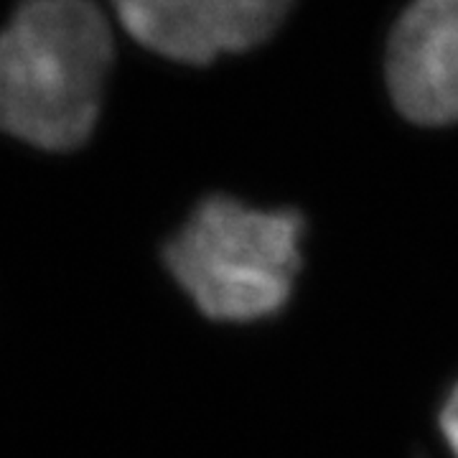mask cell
Returning <instances> with one entry per match:
<instances>
[{
	"mask_svg": "<svg viewBox=\"0 0 458 458\" xmlns=\"http://www.w3.org/2000/svg\"><path fill=\"white\" fill-rule=\"evenodd\" d=\"M113 33L95 0H21L0 31V132L66 153L98 125Z\"/></svg>",
	"mask_w": 458,
	"mask_h": 458,
	"instance_id": "obj_1",
	"label": "cell"
},
{
	"mask_svg": "<svg viewBox=\"0 0 458 458\" xmlns=\"http://www.w3.org/2000/svg\"><path fill=\"white\" fill-rule=\"evenodd\" d=\"M397 110L418 125L458 120V0H412L387 54Z\"/></svg>",
	"mask_w": 458,
	"mask_h": 458,
	"instance_id": "obj_4",
	"label": "cell"
},
{
	"mask_svg": "<svg viewBox=\"0 0 458 458\" xmlns=\"http://www.w3.org/2000/svg\"><path fill=\"white\" fill-rule=\"evenodd\" d=\"M125 31L183 64L262 44L293 0H113Z\"/></svg>",
	"mask_w": 458,
	"mask_h": 458,
	"instance_id": "obj_3",
	"label": "cell"
},
{
	"mask_svg": "<svg viewBox=\"0 0 458 458\" xmlns=\"http://www.w3.org/2000/svg\"><path fill=\"white\" fill-rule=\"evenodd\" d=\"M306 216L214 194L164 247L165 270L201 316L216 324L270 321L293 301Z\"/></svg>",
	"mask_w": 458,
	"mask_h": 458,
	"instance_id": "obj_2",
	"label": "cell"
},
{
	"mask_svg": "<svg viewBox=\"0 0 458 458\" xmlns=\"http://www.w3.org/2000/svg\"><path fill=\"white\" fill-rule=\"evenodd\" d=\"M438 426L454 458H458V382L448 390L445 400L441 405V415H438Z\"/></svg>",
	"mask_w": 458,
	"mask_h": 458,
	"instance_id": "obj_5",
	"label": "cell"
}]
</instances>
